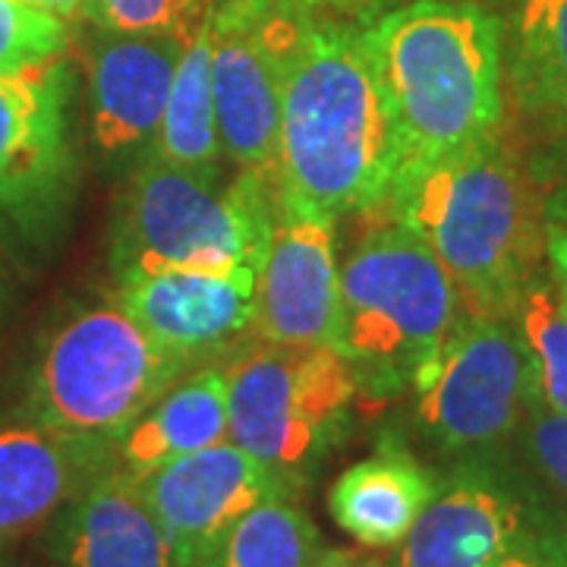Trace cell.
Segmentation results:
<instances>
[{"label": "cell", "mask_w": 567, "mask_h": 567, "mask_svg": "<svg viewBox=\"0 0 567 567\" xmlns=\"http://www.w3.org/2000/svg\"><path fill=\"white\" fill-rule=\"evenodd\" d=\"M388 205L445 265L466 312L505 316L546 265V215L527 164L498 136L398 167Z\"/></svg>", "instance_id": "1"}, {"label": "cell", "mask_w": 567, "mask_h": 567, "mask_svg": "<svg viewBox=\"0 0 567 567\" xmlns=\"http://www.w3.org/2000/svg\"><path fill=\"white\" fill-rule=\"evenodd\" d=\"M401 145L363 32L316 25L284 85L275 199L331 215L388 203Z\"/></svg>", "instance_id": "2"}, {"label": "cell", "mask_w": 567, "mask_h": 567, "mask_svg": "<svg viewBox=\"0 0 567 567\" xmlns=\"http://www.w3.org/2000/svg\"><path fill=\"white\" fill-rule=\"evenodd\" d=\"M401 164L492 140L505 123V29L473 0H416L363 32Z\"/></svg>", "instance_id": "3"}, {"label": "cell", "mask_w": 567, "mask_h": 567, "mask_svg": "<svg viewBox=\"0 0 567 567\" xmlns=\"http://www.w3.org/2000/svg\"><path fill=\"white\" fill-rule=\"evenodd\" d=\"M461 293L435 252L404 224L365 234L338 271L331 347L369 394L391 398L413 382L461 319Z\"/></svg>", "instance_id": "4"}, {"label": "cell", "mask_w": 567, "mask_h": 567, "mask_svg": "<svg viewBox=\"0 0 567 567\" xmlns=\"http://www.w3.org/2000/svg\"><path fill=\"white\" fill-rule=\"evenodd\" d=\"M275 227V186L237 171H189L148 155L133 174L114 230V271L189 268V271H259Z\"/></svg>", "instance_id": "5"}, {"label": "cell", "mask_w": 567, "mask_h": 567, "mask_svg": "<svg viewBox=\"0 0 567 567\" xmlns=\"http://www.w3.org/2000/svg\"><path fill=\"white\" fill-rule=\"evenodd\" d=\"M189 369L155 344L117 303L85 306L41 344L22 416L114 447Z\"/></svg>", "instance_id": "6"}, {"label": "cell", "mask_w": 567, "mask_h": 567, "mask_svg": "<svg viewBox=\"0 0 567 567\" xmlns=\"http://www.w3.org/2000/svg\"><path fill=\"white\" fill-rule=\"evenodd\" d=\"M224 372L230 442L293 483L341 442L360 391L353 365L331 344L259 341Z\"/></svg>", "instance_id": "7"}, {"label": "cell", "mask_w": 567, "mask_h": 567, "mask_svg": "<svg viewBox=\"0 0 567 567\" xmlns=\"http://www.w3.org/2000/svg\"><path fill=\"white\" fill-rule=\"evenodd\" d=\"M312 13L281 0H221L212 13V82L221 152L278 193L284 85Z\"/></svg>", "instance_id": "8"}, {"label": "cell", "mask_w": 567, "mask_h": 567, "mask_svg": "<svg viewBox=\"0 0 567 567\" xmlns=\"http://www.w3.org/2000/svg\"><path fill=\"white\" fill-rule=\"evenodd\" d=\"M410 388L413 420L442 454L498 451L527 410V357L511 319L464 312Z\"/></svg>", "instance_id": "9"}, {"label": "cell", "mask_w": 567, "mask_h": 567, "mask_svg": "<svg viewBox=\"0 0 567 567\" xmlns=\"http://www.w3.org/2000/svg\"><path fill=\"white\" fill-rule=\"evenodd\" d=\"M551 517L546 498L495 451L466 454L439 480L394 567H488Z\"/></svg>", "instance_id": "10"}, {"label": "cell", "mask_w": 567, "mask_h": 567, "mask_svg": "<svg viewBox=\"0 0 567 567\" xmlns=\"http://www.w3.org/2000/svg\"><path fill=\"white\" fill-rule=\"evenodd\" d=\"M140 486L177 567H196L246 511L290 498L297 483L227 439L145 473Z\"/></svg>", "instance_id": "11"}, {"label": "cell", "mask_w": 567, "mask_h": 567, "mask_svg": "<svg viewBox=\"0 0 567 567\" xmlns=\"http://www.w3.org/2000/svg\"><path fill=\"white\" fill-rule=\"evenodd\" d=\"M117 278L114 303L162 350L193 369L256 334L259 271L133 268Z\"/></svg>", "instance_id": "12"}, {"label": "cell", "mask_w": 567, "mask_h": 567, "mask_svg": "<svg viewBox=\"0 0 567 567\" xmlns=\"http://www.w3.org/2000/svg\"><path fill=\"white\" fill-rule=\"evenodd\" d=\"M334 319V218L275 199V227L256 281V334L271 344H331Z\"/></svg>", "instance_id": "13"}, {"label": "cell", "mask_w": 567, "mask_h": 567, "mask_svg": "<svg viewBox=\"0 0 567 567\" xmlns=\"http://www.w3.org/2000/svg\"><path fill=\"white\" fill-rule=\"evenodd\" d=\"M66 183L63 61L0 73V208L17 221L39 224L61 205Z\"/></svg>", "instance_id": "14"}, {"label": "cell", "mask_w": 567, "mask_h": 567, "mask_svg": "<svg viewBox=\"0 0 567 567\" xmlns=\"http://www.w3.org/2000/svg\"><path fill=\"white\" fill-rule=\"evenodd\" d=\"M186 41L99 29L89 44L92 140L111 158L152 155Z\"/></svg>", "instance_id": "15"}, {"label": "cell", "mask_w": 567, "mask_h": 567, "mask_svg": "<svg viewBox=\"0 0 567 567\" xmlns=\"http://www.w3.org/2000/svg\"><path fill=\"white\" fill-rule=\"evenodd\" d=\"M114 466V447L29 416L0 423V555L48 527L82 486Z\"/></svg>", "instance_id": "16"}, {"label": "cell", "mask_w": 567, "mask_h": 567, "mask_svg": "<svg viewBox=\"0 0 567 567\" xmlns=\"http://www.w3.org/2000/svg\"><path fill=\"white\" fill-rule=\"evenodd\" d=\"M54 567H177L136 476L107 466L48 524Z\"/></svg>", "instance_id": "17"}, {"label": "cell", "mask_w": 567, "mask_h": 567, "mask_svg": "<svg viewBox=\"0 0 567 567\" xmlns=\"http://www.w3.org/2000/svg\"><path fill=\"white\" fill-rule=\"evenodd\" d=\"M439 480L398 439L347 466L328 492L331 520L363 548H398L435 495Z\"/></svg>", "instance_id": "18"}, {"label": "cell", "mask_w": 567, "mask_h": 567, "mask_svg": "<svg viewBox=\"0 0 567 567\" xmlns=\"http://www.w3.org/2000/svg\"><path fill=\"white\" fill-rule=\"evenodd\" d=\"M227 439V372L221 365H199L177 379L123 432L114 445V464L142 480L158 466Z\"/></svg>", "instance_id": "19"}, {"label": "cell", "mask_w": 567, "mask_h": 567, "mask_svg": "<svg viewBox=\"0 0 567 567\" xmlns=\"http://www.w3.org/2000/svg\"><path fill=\"white\" fill-rule=\"evenodd\" d=\"M505 82L533 126L567 117V0L517 3Z\"/></svg>", "instance_id": "20"}, {"label": "cell", "mask_w": 567, "mask_h": 567, "mask_svg": "<svg viewBox=\"0 0 567 567\" xmlns=\"http://www.w3.org/2000/svg\"><path fill=\"white\" fill-rule=\"evenodd\" d=\"M152 155L189 171L221 174L224 152L212 82V17L183 44Z\"/></svg>", "instance_id": "21"}, {"label": "cell", "mask_w": 567, "mask_h": 567, "mask_svg": "<svg viewBox=\"0 0 567 567\" xmlns=\"http://www.w3.org/2000/svg\"><path fill=\"white\" fill-rule=\"evenodd\" d=\"M322 533L290 498L262 502L208 548L196 567H312Z\"/></svg>", "instance_id": "22"}, {"label": "cell", "mask_w": 567, "mask_h": 567, "mask_svg": "<svg viewBox=\"0 0 567 567\" xmlns=\"http://www.w3.org/2000/svg\"><path fill=\"white\" fill-rule=\"evenodd\" d=\"M527 357V404L567 413V316L543 265L505 312Z\"/></svg>", "instance_id": "23"}, {"label": "cell", "mask_w": 567, "mask_h": 567, "mask_svg": "<svg viewBox=\"0 0 567 567\" xmlns=\"http://www.w3.org/2000/svg\"><path fill=\"white\" fill-rule=\"evenodd\" d=\"M215 7V0H85L82 13L107 32L189 41Z\"/></svg>", "instance_id": "24"}, {"label": "cell", "mask_w": 567, "mask_h": 567, "mask_svg": "<svg viewBox=\"0 0 567 567\" xmlns=\"http://www.w3.org/2000/svg\"><path fill=\"white\" fill-rule=\"evenodd\" d=\"M66 48V25L54 13L20 0H0V73L58 61Z\"/></svg>", "instance_id": "25"}, {"label": "cell", "mask_w": 567, "mask_h": 567, "mask_svg": "<svg viewBox=\"0 0 567 567\" xmlns=\"http://www.w3.org/2000/svg\"><path fill=\"white\" fill-rule=\"evenodd\" d=\"M517 429L533 473L567 505V413L527 404Z\"/></svg>", "instance_id": "26"}, {"label": "cell", "mask_w": 567, "mask_h": 567, "mask_svg": "<svg viewBox=\"0 0 567 567\" xmlns=\"http://www.w3.org/2000/svg\"><path fill=\"white\" fill-rule=\"evenodd\" d=\"M524 164L546 221L567 227V117L536 126V145Z\"/></svg>", "instance_id": "27"}, {"label": "cell", "mask_w": 567, "mask_h": 567, "mask_svg": "<svg viewBox=\"0 0 567 567\" xmlns=\"http://www.w3.org/2000/svg\"><path fill=\"white\" fill-rule=\"evenodd\" d=\"M488 567H567V517H551Z\"/></svg>", "instance_id": "28"}, {"label": "cell", "mask_w": 567, "mask_h": 567, "mask_svg": "<svg viewBox=\"0 0 567 567\" xmlns=\"http://www.w3.org/2000/svg\"><path fill=\"white\" fill-rule=\"evenodd\" d=\"M546 268L555 297L567 316V227L561 224H548L546 227Z\"/></svg>", "instance_id": "29"}, {"label": "cell", "mask_w": 567, "mask_h": 567, "mask_svg": "<svg viewBox=\"0 0 567 567\" xmlns=\"http://www.w3.org/2000/svg\"><path fill=\"white\" fill-rule=\"evenodd\" d=\"M312 567H385V561L369 558L363 551H347V548H322Z\"/></svg>", "instance_id": "30"}, {"label": "cell", "mask_w": 567, "mask_h": 567, "mask_svg": "<svg viewBox=\"0 0 567 567\" xmlns=\"http://www.w3.org/2000/svg\"><path fill=\"white\" fill-rule=\"evenodd\" d=\"M39 7L54 13L58 20H76L85 10V0H39Z\"/></svg>", "instance_id": "31"}, {"label": "cell", "mask_w": 567, "mask_h": 567, "mask_svg": "<svg viewBox=\"0 0 567 567\" xmlns=\"http://www.w3.org/2000/svg\"><path fill=\"white\" fill-rule=\"evenodd\" d=\"M281 3H290V7H300V10H316V7H322V3H331V0H281Z\"/></svg>", "instance_id": "32"}, {"label": "cell", "mask_w": 567, "mask_h": 567, "mask_svg": "<svg viewBox=\"0 0 567 567\" xmlns=\"http://www.w3.org/2000/svg\"><path fill=\"white\" fill-rule=\"evenodd\" d=\"M3 297H7V271H3V256H0V309H3Z\"/></svg>", "instance_id": "33"}, {"label": "cell", "mask_w": 567, "mask_h": 567, "mask_svg": "<svg viewBox=\"0 0 567 567\" xmlns=\"http://www.w3.org/2000/svg\"><path fill=\"white\" fill-rule=\"evenodd\" d=\"M0 567H35V565H29V561H13V558H3V555H0Z\"/></svg>", "instance_id": "34"}, {"label": "cell", "mask_w": 567, "mask_h": 567, "mask_svg": "<svg viewBox=\"0 0 567 567\" xmlns=\"http://www.w3.org/2000/svg\"><path fill=\"white\" fill-rule=\"evenodd\" d=\"M20 3H29V7H39V0H20Z\"/></svg>", "instance_id": "35"}]
</instances>
